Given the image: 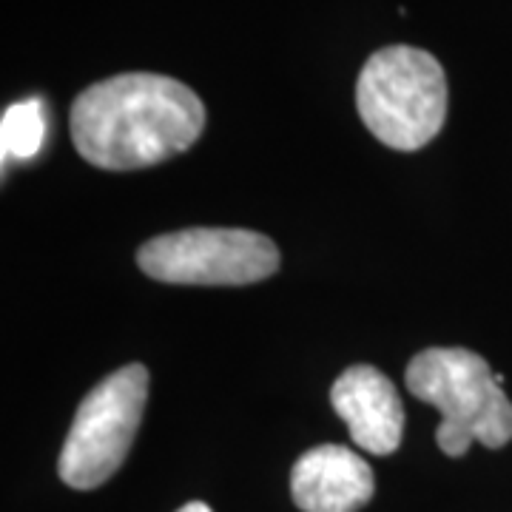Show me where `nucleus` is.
I'll return each instance as SVG.
<instances>
[{
  "label": "nucleus",
  "instance_id": "nucleus-1",
  "mask_svg": "<svg viewBox=\"0 0 512 512\" xmlns=\"http://www.w3.org/2000/svg\"><path fill=\"white\" fill-rule=\"evenodd\" d=\"M205 106L185 83L165 74L131 72L77 94L72 143L103 171L165 163L200 140Z\"/></svg>",
  "mask_w": 512,
  "mask_h": 512
},
{
  "label": "nucleus",
  "instance_id": "nucleus-2",
  "mask_svg": "<svg viewBox=\"0 0 512 512\" xmlns=\"http://www.w3.org/2000/svg\"><path fill=\"white\" fill-rule=\"evenodd\" d=\"M407 390L441 413L436 444L441 453L461 458L478 441L498 450L512 441V402L495 382L487 359L467 348H427L410 359Z\"/></svg>",
  "mask_w": 512,
  "mask_h": 512
},
{
  "label": "nucleus",
  "instance_id": "nucleus-3",
  "mask_svg": "<svg viewBox=\"0 0 512 512\" xmlns=\"http://www.w3.org/2000/svg\"><path fill=\"white\" fill-rule=\"evenodd\" d=\"M367 131L396 151H419L447 120V77L436 57L416 46H387L370 55L356 83Z\"/></svg>",
  "mask_w": 512,
  "mask_h": 512
},
{
  "label": "nucleus",
  "instance_id": "nucleus-4",
  "mask_svg": "<svg viewBox=\"0 0 512 512\" xmlns=\"http://www.w3.org/2000/svg\"><path fill=\"white\" fill-rule=\"evenodd\" d=\"M148 370L126 365L89 390L63 441L57 473L72 490L106 484L126 461L148 402Z\"/></svg>",
  "mask_w": 512,
  "mask_h": 512
},
{
  "label": "nucleus",
  "instance_id": "nucleus-5",
  "mask_svg": "<svg viewBox=\"0 0 512 512\" xmlns=\"http://www.w3.org/2000/svg\"><path fill=\"white\" fill-rule=\"evenodd\" d=\"M137 265L168 285H254L276 274L279 248L248 228H183L148 239Z\"/></svg>",
  "mask_w": 512,
  "mask_h": 512
},
{
  "label": "nucleus",
  "instance_id": "nucleus-6",
  "mask_svg": "<svg viewBox=\"0 0 512 512\" xmlns=\"http://www.w3.org/2000/svg\"><path fill=\"white\" fill-rule=\"evenodd\" d=\"M330 404L362 450L373 456H390L399 450L404 407L396 384L382 370L370 365L348 367L330 387Z\"/></svg>",
  "mask_w": 512,
  "mask_h": 512
},
{
  "label": "nucleus",
  "instance_id": "nucleus-7",
  "mask_svg": "<svg viewBox=\"0 0 512 512\" xmlns=\"http://www.w3.org/2000/svg\"><path fill=\"white\" fill-rule=\"evenodd\" d=\"M373 493L370 464L342 444L313 447L291 470L293 504L302 512H359Z\"/></svg>",
  "mask_w": 512,
  "mask_h": 512
},
{
  "label": "nucleus",
  "instance_id": "nucleus-8",
  "mask_svg": "<svg viewBox=\"0 0 512 512\" xmlns=\"http://www.w3.org/2000/svg\"><path fill=\"white\" fill-rule=\"evenodd\" d=\"M46 143V106L40 97H26L12 103L0 120V148L3 160H32Z\"/></svg>",
  "mask_w": 512,
  "mask_h": 512
},
{
  "label": "nucleus",
  "instance_id": "nucleus-9",
  "mask_svg": "<svg viewBox=\"0 0 512 512\" xmlns=\"http://www.w3.org/2000/svg\"><path fill=\"white\" fill-rule=\"evenodd\" d=\"M177 512H211V507H208V504H202V501H188V504L180 507Z\"/></svg>",
  "mask_w": 512,
  "mask_h": 512
}]
</instances>
